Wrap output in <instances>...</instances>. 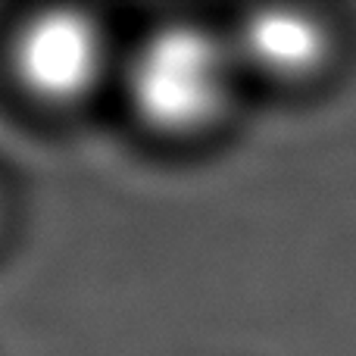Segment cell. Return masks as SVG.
Wrapping results in <instances>:
<instances>
[{
  "instance_id": "cell-1",
  "label": "cell",
  "mask_w": 356,
  "mask_h": 356,
  "mask_svg": "<svg viewBox=\"0 0 356 356\" xmlns=\"http://www.w3.org/2000/svg\"><path fill=\"white\" fill-rule=\"evenodd\" d=\"M232 72L234 47L222 44L203 25H156L147 38H141L129 60V104L154 131H200L225 110Z\"/></svg>"
},
{
  "instance_id": "cell-2",
  "label": "cell",
  "mask_w": 356,
  "mask_h": 356,
  "mask_svg": "<svg viewBox=\"0 0 356 356\" xmlns=\"http://www.w3.org/2000/svg\"><path fill=\"white\" fill-rule=\"evenodd\" d=\"M13 75L41 104L85 97L104 66V31L88 13L69 6L38 10L13 38Z\"/></svg>"
},
{
  "instance_id": "cell-3",
  "label": "cell",
  "mask_w": 356,
  "mask_h": 356,
  "mask_svg": "<svg viewBox=\"0 0 356 356\" xmlns=\"http://www.w3.org/2000/svg\"><path fill=\"white\" fill-rule=\"evenodd\" d=\"M332 38L316 16L288 6L253 10L241 22L234 54L272 79H307L328 60Z\"/></svg>"
}]
</instances>
